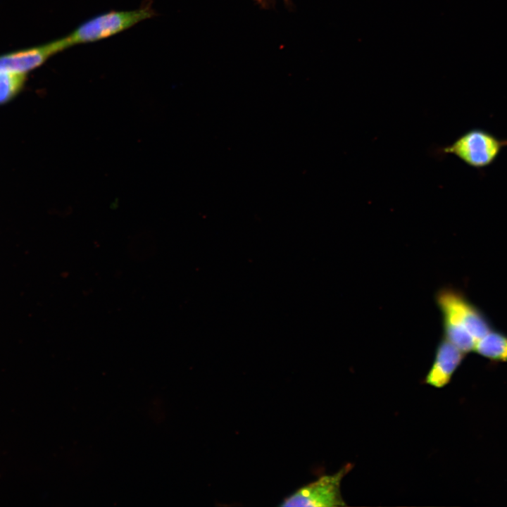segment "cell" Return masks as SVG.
Wrapping results in <instances>:
<instances>
[{"mask_svg": "<svg viewBox=\"0 0 507 507\" xmlns=\"http://www.w3.org/2000/svg\"><path fill=\"white\" fill-rule=\"evenodd\" d=\"M436 302L442 315L444 338L464 353L474 351L477 341L492 330L484 314L456 289H440Z\"/></svg>", "mask_w": 507, "mask_h": 507, "instance_id": "obj_1", "label": "cell"}, {"mask_svg": "<svg viewBox=\"0 0 507 507\" xmlns=\"http://www.w3.org/2000/svg\"><path fill=\"white\" fill-rule=\"evenodd\" d=\"M155 15L150 5L130 11H110L89 18L65 37L69 47L97 42L128 30Z\"/></svg>", "mask_w": 507, "mask_h": 507, "instance_id": "obj_2", "label": "cell"}, {"mask_svg": "<svg viewBox=\"0 0 507 507\" xmlns=\"http://www.w3.org/2000/svg\"><path fill=\"white\" fill-rule=\"evenodd\" d=\"M505 146L507 139H499L486 130L473 128L443 147L441 153L453 154L468 165L482 169L492 164Z\"/></svg>", "mask_w": 507, "mask_h": 507, "instance_id": "obj_3", "label": "cell"}, {"mask_svg": "<svg viewBox=\"0 0 507 507\" xmlns=\"http://www.w3.org/2000/svg\"><path fill=\"white\" fill-rule=\"evenodd\" d=\"M352 466L346 464L333 475L321 476L286 497L281 506L333 507L346 506L340 492V484Z\"/></svg>", "mask_w": 507, "mask_h": 507, "instance_id": "obj_4", "label": "cell"}, {"mask_svg": "<svg viewBox=\"0 0 507 507\" xmlns=\"http://www.w3.org/2000/svg\"><path fill=\"white\" fill-rule=\"evenodd\" d=\"M68 48L64 37L41 46L0 56V71L26 74Z\"/></svg>", "mask_w": 507, "mask_h": 507, "instance_id": "obj_5", "label": "cell"}, {"mask_svg": "<svg viewBox=\"0 0 507 507\" xmlns=\"http://www.w3.org/2000/svg\"><path fill=\"white\" fill-rule=\"evenodd\" d=\"M465 354L443 338L437 346L433 364L425 378L426 383L438 388L447 384Z\"/></svg>", "mask_w": 507, "mask_h": 507, "instance_id": "obj_6", "label": "cell"}, {"mask_svg": "<svg viewBox=\"0 0 507 507\" xmlns=\"http://www.w3.org/2000/svg\"><path fill=\"white\" fill-rule=\"evenodd\" d=\"M474 351L491 361L507 362V335L492 329L477 341Z\"/></svg>", "mask_w": 507, "mask_h": 507, "instance_id": "obj_7", "label": "cell"}, {"mask_svg": "<svg viewBox=\"0 0 507 507\" xmlns=\"http://www.w3.org/2000/svg\"><path fill=\"white\" fill-rule=\"evenodd\" d=\"M25 74L0 71V104L10 101L22 89Z\"/></svg>", "mask_w": 507, "mask_h": 507, "instance_id": "obj_8", "label": "cell"}, {"mask_svg": "<svg viewBox=\"0 0 507 507\" xmlns=\"http://www.w3.org/2000/svg\"><path fill=\"white\" fill-rule=\"evenodd\" d=\"M258 1H265V0H258Z\"/></svg>", "mask_w": 507, "mask_h": 507, "instance_id": "obj_9", "label": "cell"}]
</instances>
